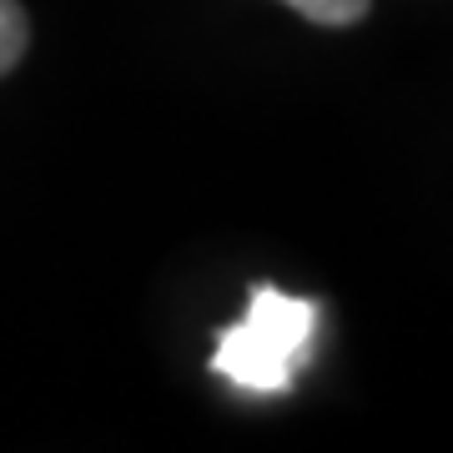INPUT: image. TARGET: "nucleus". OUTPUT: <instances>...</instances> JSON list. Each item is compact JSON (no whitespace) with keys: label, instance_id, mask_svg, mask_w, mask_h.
<instances>
[{"label":"nucleus","instance_id":"nucleus-3","mask_svg":"<svg viewBox=\"0 0 453 453\" xmlns=\"http://www.w3.org/2000/svg\"><path fill=\"white\" fill-rule=\"evenodd\" d=\"M282 5H292L297 16H308L312 26H353V20L368 16L372 0H282Z\"/></svg>","mask_w":453,"mask_h":453},{"label":"nucleus","instance_id":"nucleus-2","mask_svg":"<svg viewBox=\"0 0 453 453\" xmlns=\"http://www.w3.org/2000/svg\"><path fill=\"white\" fill-rule=\"evenodd\" d=\"M26 41H31V20L16 0H0V76L26 56Z\"/></svg>","mask_w":453,"mask_h":453},{"label":"nucleus","instance_id":"nucleus-1","mask_svg":"<svg viewBox=\"0 0 453 453\" xmlns=\"http://www.w3.org/2000/svg\"><path fill=\"white\" fill-rule=\"evenodd\" d=\"M312 333H318V303L262 282L252 288L242 318L217 333L211 372H222L226 383H237L242 393H262V398L288 393L297 368L308 363Z\"/></svg>","mask_w":453,"mask_h":453}]
</instances>
